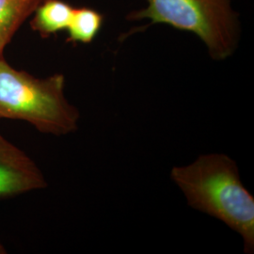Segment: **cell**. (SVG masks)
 <instances>
[{
    "label": "cell",
    "instance_id": "cell-1",
    "mask_svg": "<svg viewBox=\"0 0 254 254\" xmlns=\"http://www.w3.org/2000/svg\"><path fill=\"white\" fill-rule=\"evenodd\" d=\"M171 177L190 206L224 222L242 237L246 254L254 253V198L231 157L202 154L188 166L174 167Z\"/></svg>",
    "mask_w": 254,
    "mask_h": 254
},
{
    "label": "cell",
    "instance_id": "cell-2",
    "mask_svg": "<svg viewBox=\"0 0 254 254\" xmlns=\"http://www.w3.org/2000/svg\"><path fill=\"white\" fill-rule=\"evenodd\" d=\"M64 87L62 73L38 78L0 57V118L22 120L56 136L74 132L79 112L66 99Z\"/></svg>",
    "mask_w": 254,
    "mask_h": 254
},
{
    "label": "cell",
    "instance_id": "cell-3",
    "mask_svg": "<svg viewBox=\"0 0 254 254\" xmlns=\"http://www.w3.org/2000/svg\"><path fill=\"white\" fill-rule=\"evenodd\" d=\"M148 5L128 14L129 20L148 19L194 33L216 61L235 53L240 39V23L232 0H147Z\"/></svg>",
    "mask_w": 254,
    "mask_h": 254
},
{
    "label": "cell",
    "instance_id": "cell-4",
    "mask_svg": "<svg viewBox=\"0 0 254 254\" xmlns=\"http://www.w3.org/2000/svg\"><path fill=\"white\" fill-rule=\"evenodd\" d=\"M46 187L43 173L27 154L9 141L0 145V199Z\"/></svg>",
    "mask_w": 254,
    "mask_h": 254
},
{
    "label": "cell",
    "instance_id": "cell-5",
    "mask_svg": "<svg viewBox=\"0 0 254 254\" xmlns=\"http://www.w3.org/2000/svg\"><path fill=\"white\" fill-rule=\"evenodd\" d=\"M73 9L64 0H42L33 12L30 27L42 38H49L67 29Z\"/></svg>",
    "mask_w": 254,
    "mask_h": 254
},
{
    "label": "cell",
    "instance_id": "cell-6",
    "mask_svg": "<svg viewBox=\"0 0 254 254\" xmlns=\"http://www.w3.org/2000/svg\"><path fill=\"white\" fill-rule=\"evenodd\" d=\"M42 0H0V57L21 25Z\"/></svg>",
    "mask_w": 254,
    "mask_h": 254
},
{
    "label": "cell",
    "instance_id": "cell-7",
    "mask_svg": "<svg viewBox=\"0 0 254 254\" xmlns=\"http://www.w3.org/2000/svg\"><path fill=\"white\" fill-rule=\"evenodd\" d=\"M104 16L96 9L81 7L73 9V15L67 27L68 43L91 44L100 32Z\"/></svg>",
    "mask_w": 254,
    "mask_h": 254
},
{
    "label": "cell",
    "instance_id": "cell-8",
    "mask_svg": "<svg viewBox=\"0 0 254 254\" xmlns=\"http://www.w3.org/2000/svg\"><path fill=\"white\" fill-rule=\"evenodd\" d=\"M8 140H6L3 136L0 135V145H2V144H4V143H6Z\"/></svg>",
    "mask_w": 254,
    "mask_h": 254
},
{
    "label": "cell",
    "instance_id": "cell-9",
    "mask_svg": "<svg viewBox=\"0 0 254 254\" xmlns=\"http://www.w3.org/2000/svg\"><path fill=\"white\" fill-rule=\"evenodd\" d=\"M6 253H7V252H6L5 248L1 245V243H0V254H6Z\"/></svg>",
    "mask_w": 254,
    "mask_h": 254
}]
</instances>
